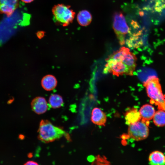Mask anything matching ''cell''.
I'll use <instances>...</instances> for the list:
<instances>
[{"label": "cell", "mask_w": 165, "mask_h": 165, "mask_svg": "<svg viewBox=\"0 0 165 165\" xmlns=\"http://www.w3.org/2000/svg\"><path fill=\"white\" fill-rule=\"evenodd\" d=\"M124 118L126 123L129 125L141 120L139 111L134 108H129L126 111Z\"/></svg>", "instance_id": "cell-10"}, {"label": "cell", "mask_w": 165, "mask_h": 165, "mask_svg": "<svg viewBox=\"0 0 165 165\" xmlns=\"http://www.w3.org/2000/svg\"><path fill=\"white\" fill-rule=\"evenodd\" d=\"M21 0L24 2L28 3H30L32 2L34 0Z\"/></svg>", "instance_id": "cell-22"}, {"label": "cell", "mask_w": 165, "mask_h": 165, "mask_svg": "<svg viewBox=\"0 0 165 165\" xmlns=\"http://www.w3.org/2000/svg\"><path fill=\"white\" fill-rule=\"evenodd\" d=\"M141 119L146 122L152 119L156 112L153 106L149 104H145L141 107L139 110Z\"/></svg>", "instance_id": "cell-11"}, {"label": "cell", "mask_w": 165, "mask_h": 165, "mask_svg": "<svg viewBox=\"0 0 165 165\" xmlns=\"http://www.w3.org/2000/svg\"><path fill=\"white\" fill-rule=\"evenodd\" d=\"M24 165H38V164L36 162L30 161L27 162Z\"/></svg>", "instance_id": "cell-19"}, {"label": "cell", "mask_w": 165, "mask_h": 165, "mask_svg": "<svg viewBox=\"0 0 165 165\" xmlns=\"http://www.w3.org/2000/svg\"><path fill=\"white\" fill-rule=\"evenodd\" d=\"M148 161L150 165H165V155L160 151H154L149 154Z\"/></svg>", "instance_id": "cell-12"}, {"label": "cell", "mask_w": 165, "mask_h": 165, "mask_svg": "<svg viewBox=\"0 0 165 165\" xmlns=\"http://www.w3.org/2000/svg\"><path fill=\"white\" fill-rule=\"evenodd\" d=\"M57 80L53 75H48L44 76L41 81V85L43 88L47 91H51L56 86Z\"/></svg>", "instance_id": "cell-13"}, {"label": "cell", "mask_w": 165, "mask_h": 165, "mask_svg": "<svg viewBox=\"0 0 165 165\" xmlns=\"http://www.w3.org/2000/svg\"><path fill=\"white\" fill-rule=\"evenodd\" d=\"M38 133V139L45 143L53 141L67 135L65 131L62 128L54 125L46 119L40 121Z\"/></svg>", "instance_id": "cell-2"}, {"label": "cell", "mask_w": 165, "mask_h": 165, "mask_svg": "<svg viewBox=\"0 0 165 165\" xmlns=\"http://www.w3.org/2000/svg\"><path fill=\"white\" fill-rule=\"evenodd\" d=\"M50 106L53 108H57L62 107L64 102L62 97L58 94L51 95L49 99Z\"/></svg>", "instance_id": "cell-15"}, {"label": "cell", "mask_w": 165, "mask_h": 165, "mask_svg": "<svg viewBox=\"0 0 165 165\" xmlns=\"http://www.w3.org/2000/svg\"><path fill=\"white\" fill-rule=\"evenodd\" d=\"M113 28L119 44L123 45L125 42L126 35L130 32V29L121 12H118L114 13Z\"/></svg>", "instance_id": "cell-4"}, {"label": "cell", "mask_w": 165, "mask_h": 165, "mask_svg": "<svg viewBox=\"0 0 165 165\" xmlns=\"http://www.w3.org/2000/svg\"><path fill=\"white\" fill-rule=\"evenodd\" d=\"M149 122L142 120L129 125L128 129L129 137L136 141L146 138L149 134Z\"/></svg>", "instance_id": "cell-6"}, {"label": "cell", "mask_w": 165, "mask_h": 165, "mask_svg": "<svg viewBox=\"0 0 165 165\" xmlns=\"http://www.w3.org/2000/svg\"><path fill=\"white\" fill-rule=\"evenodd\" d=\"M19 138L20 139H21L23 138V136L22 135H20L19 136Z\"/></svg>", "instance_id": "cell-24"}, {"label": "cell", "mask_w": 165, "mask_h": 165, "mask_svg": "<svg viewBox=\"0 0 165 165\" xmlns=\"http://www.w3.org/2000/svg\"><path fill=\"white\" fill-rule=\"evenodd\" d=\"M31 105L33 111L38 114L45 113L48 108V105L46 99L40 96L34 98L31 102Z\"/></svg>", "instance_id": "cell-8"}, {"label": "cell", "mask_w": 165, "mask_h": 165, "mask_svg": "<svg viewBox=\"0 0 165 165\" xmlns=\"http://www.w3.org/2000/svg\"><path fill=\"white\" fill-rule=\"evenodd\" d=\"M0 4L12 5L17 7L18 0H0Z\"/></svg>", "instance_id": "cell-18"}, {"label": "cell", "mask_w": 165, "mask_h": 165, "mask_svg": "<svg viewBox=\"0 0 165 165\" xmlns=\"http://www.w3.org/2000/svg\"><path fill=\"white\" fill-rule=\"evenodd\" d=\"M52 12L56 22L63 26H66L71 23L75 15V13L70 6L63 4L55 5Z\"/></svg>", "instance_id": "cell-3"}, {"label": "cell", "mask_w": 165, "mask_h": 165, "mask_svg": "<svg viewBox=\"0 0 165 165\" xmlns=\"http://www.w3.org/2000/svg\"><path fill=\"white\" fill-rule=\"evenodd\" d=\"M17 8V7L14 6L0 4V13H4L9 16Z\"/></svg>", "instance_id": "cell-17"}, {"label": "cell", "mask_w": 165, "mask_h": 165, "mask_svg": "<svg viewBox=\"0 0 165 165\" xmlns=\"http://www.w3.org/2000/svg\"><path fill=\"white\" fill-rule=\"evenodd\" d=\"M119 57L118 60L121 61L134 72L137 66V58L136 55L125 47L119 50Z\"/></svg>", "instance_id": "cell-7"}, {"label": "cell", "mask_w": 165, "mask_h": 165, "mask_svg": "<svg viewBox=\"0 0 165 165\" xmlns=\"http://www.w3.org/2000/svg\"><path fill=\"white\" fill-rule=\"evenodd\" d=\"M91 120L95 124L105 126L107 121V116L105 113L101 109L96 107L92 110Z\"/></svg>", "instance_id": "cell-9"}, {"label": "cell", "mask_w": 165, "mask_h": 165, "mask_svg": "<svg viewBox=\"0 0 165 165\" xmlns=\"http://www.w3.org/2000/svg\"><path fill=\"white\" fill-rule=\"evenodd\" d=\"M139 14L141 16H143L144 15V13L142 11H140L139 12Z\"/></svg>", "instance_id": "cell-23"}, {"label": "cell", "mask_w": 165, "mask_h": 165, "mask_svg": "<svg viewBox=\"0 0 165 165\" xmlns=\"http://www.w3.org/2000/svg\"><path fill=\"white\" fill-rule=\"evenodd\" d=\"M44 32L43 31H39L37 33V36L39 38H41L44 35Z\"/></svg>", "instance_id": "cell-20"}, {"label": "cell", "mask_w": 165, "mask_h": 165, "mask_svg": "<svg viewBox=\"0 0 165 165\" xmlns=\"http://www.w3.org/2000/svg\"><path fill=\"white\" fill-rule=\"evenodd\" d=\"M13 101H14V98H12L10 99L7 102V103L8 104H10L13 102Z\"/></svg>", "instance_id": "cell-21"}, {"label": "cell", "mask_w": 165, "mask_h": 165, "mask_svg": "<svg viewBox=\"0 0 165 165\" xmlns=\"http://www.w3.org/2000/svg\"><path fill=\"white\" fill-rule=\"evenodd\" d=\"M104 69L105 74L108 73L119 76L123 75L132 76L134 71L129 68L122 61L107 58Z\"/></svg>", "instance_id": "cell-5"}, {"label": "cell", "mask_w": 165, "mask_h": 165, "mask_svg": "<svg viewBox=\"0 0 165 165\" xmlns=\"http://www.w3.org/2000/svg\"><path fill=\"white\" fill-rule=\"evenodd\" d=\"M150 102L157 105L159 109L165 111V95L162 92L159 79L156 76L149 77L143 82Z\"/></svg>", "instance_id": "cell-1"}, {"label": "cell", "mask_w": 165, "mask_h": 165, "mask_svg": "<svg viewBox=\"0 0 165 165\" xmlns=\"http://www.w3.org/2000/svg\"><path fill=\"white\" fill-rule=\"evenodd\" d=\"M155 125L158 127L165 126V111L159 109L156 112L153 118Z\"/></svg>", "instance_id": "cell-16"}, {"label": "cell", "mask_w": 165, "mask_h": 165, "mask_svg": "<svg viewBox=\"0 0 165 165\" xmlns=\"http://www.w3.org/2000/svg\"><path fill=\"white\" fill-rule=\"evenodd\" d=\"M92 16L91 13L86 10H82L79 12L77 16V20L81 25L85 26L91 22Z\"/></svg>", "instance_id": "cell-14"}]
</instances>
